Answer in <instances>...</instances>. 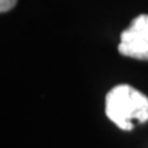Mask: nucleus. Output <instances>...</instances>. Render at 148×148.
<instances>
[{"mask_svg": "<svg viewBox=\"0 0 148 148\" xmlns=\"http://www.w3.org/2000/svg\"><path fill=\"white\" fill-rule=\"evenodd\" d=\"M105 114L119 128L131 131L148 121V98L127 84L117 85L106 95Z\"/></svg>", "mask_w": 148, "mask_h": 148, "instance_id": "f257e3e1", "label": "nucleus"}, {"mask_svg": "<svg viewBox=\"0 0 148 148\" xmlns=\"http://www.w3.org/2000/svg\"><path fill=\"white\" fill-rule=\"evenodd\" d=\"M119 52L125 57L148 61V15L133 18L131 25L121 32Z\"/></svg>", "mask_w": 148, "mask_h": 148, "instance_id": "f03ea898", "label": "nucleus"}, {"mask_svg": "<svg viewBox=\"0 0 148 148\" xmlns=\"http://www.w3.org/2000/svg\"><path fill=\"white\" fill-rule=\"evenodd\" d=\"M17 0H0V12H6L16 5Z\"/></svg>", "mask_w": 148, "mask_h": 148, "instance_id": "7ed1b4c3", "label": "nucleus"}]
</instances>
